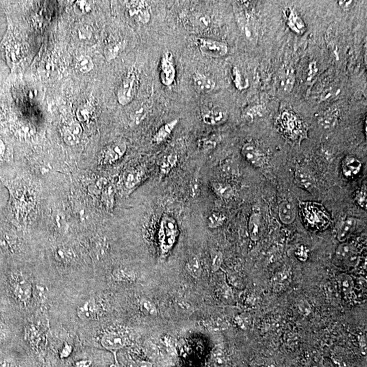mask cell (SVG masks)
I'll use <instances>...</instances> for the list:
<instances>
[{
    "mask_svg": "<svg viewBox=\"0 0 367 367\" xmlns=\"http://www.w3.org/2000/svg\"><path fill=\"white\" fill-rule=\"evenodd\" d=\"M190 187H191L192 196L194 197L199 195V193H200V186H199V182L197 180L194 179L193 180H192Z\"/></svg>",
    "mask_w": 367,
    "mask_h": 367,
    "instance_id": "cell-47",
    "label": "cell"
},
{
    "mask_svg": "<svg viewBox=\"0 0 367 367\" xmlns=\"http://www.w3.org/2000/svg\"><path fill=\"white\" fill-rule=\"evenodd\" d=\"M139 85V78L137 70L131 69L121 83L117 91V100L121 105L126 106L135 99Z\"/></svg>",
    "mask_w": 367,
    "mask_h": 367,
    "instance_id": "cell-1",
    "label": "cell"
},
{
    "mask_svg": "<svg viewBox=\"0 0 367 367\" xmlns=\"http://www.w3.org/2000/svg\"><path fill=\"white\" fill-rule=\"evenodd\" d=\"M14 240L7 233L0 232V249L4 252H10L12 250Z\"/></svg>",
    "mask_w": 367,
    "mask_h": 367,
    "instance_id": "cell-37",
    "label": "cell"
},
{
    "mask_svg": "<svg viewBox=\"0 0 367 367\" xmlns=\"http://www.w3.org/2000/svg\"><path fill=\"white\" fill-rule=\"evenodd\" d=\"M114 197H115V189H114L113 186H110L106 188L105 191L102 194V200L108 208H111L113 207Z\"/></svg>",
    "mask_w": 367,
    "mask_h": 367,
    "instance_id": "cell-41",
    "label": "cell"
},
{
    "mask_svg": "<svg viewBox=\"0 0 367 367\" xmlns=\"http://www.w3.org/2000/svg\"><path fill=\"white\" fill-rule=\"evenodd\" d=\"M223 172L229 176H238L239 174V166L233 159H227L221 165Z\"/></svg>",
    "mask_w": 367,
    "mask_h": 367,
    "instance_id": "cell-38",
    "label": "cell"
},
{
    "mask_svg": "<svg viewBox=\"0 0 367 367\" xmlns=\"http://www.w3.org/2000/svg\"><path fill=\"white\" fill-rule=\"evenodd\" d=\"M217 145L215 141L208 138L201 139L198 141V146L202 150H210Z\"/></svg>",
    "mask_w": 367,
    "mask_h": 367,
    "instance_id": "cell-44",
    "label": "cell"
},
{
    "mask_svg": "<svg viewBox=\"0 0 367 367\" xmlns=\"http://www.w3.org/2000/svg\"><path fill=\"white\" fill-rule=\"evenodd\" d=\"M94 109L91 104H85V105L78 108L76 112V117L80 122H86L89 121L93 115Z\"/></svg>",
    "mask_w": 367,
    "mask_h": 367,
    "instance_id": "cell-35",
    "label": "cell"
},
{
    "mask_svg": "<svg viewBox=\"0 0 367 367\" xmlns=\"http://www.w3.org/2000/svg\"><path fill=\"white\" fill-rule=\"evenodd\" d=\"M208 327L211 329L213 330H220L223 329V327H225V325L224 323H221L219 320H216V321H211L208 325Z\"/></svg>",
    "mask_w": 367,
    "mask_h": 367,
    "instance_id": "cell-50",
    "label": "cell"
},
{
    "mask_svg": "<svg viewBox=\"0 0 367 367\" xmlns=\"http://www.w3.org/2000/svg\"><path fill=\"white\" fill-rule=\"evenodd\" d=\"M278 215L283 224L291 225L297 217V210L291 202L284 201L279 204Z\"/></svg>",
    "mask_w": 367,
    "mask_h": 367,
    "instance_id": "cell-13",
    "label": "cell"
},
{
    "mask_svg": "<svg viewBox=\"0 0 367 367\" xmlns=\"http://www.w3.org/2000/svg\"><path fill=\"white\" fill-rule=\"evenodd\" d=\"M178 119H176V120L171 121V122H167V123L161 126L152 137V142L156 143V144H160V143L166 141L172 131H174L177 124H178Z\"/></svg>",
    "mask_w": 367,
    "mask_h": 367,
    "instance_id": "cell-17",
    "label": "cell"
},
{
    "mask_svg": "<svg viewBox=\"0 0 367 367\" xmlns=\"http://www.w3.org/2000/svg\"><path fill=\"white\" fill-rule=\"evenodd\" d=\"M124 46H125L124 42L112 43L109 46H106L105 52H104L106 59L111 61L116 58L121 53V50L123 49Z\"/></svg>",
    "mask_w": 367,
    "mask_h": 367,
    "instance_id": "cell-29",
    "label": "cell"
},
{
    "mask_svg": "<svg viewBox=\"0 0 367 367\" xmlns=\"http://www.w3.org/2000/svg\"><path fill=\"white\" fill-rule=\"evenodd\" d=\"M318 124L324 129H331L337 125L338 116L336 111H326L320 115L318 119Z\"/></svg>",
    "mask_w": 367,
    "mask_h": 367,
    "instance_id": "cell-21",
    "label": "cell"
},
{
    "mask_svg": "<svg viewBox=\"0 0 367 367\" xmlns=\"http://www.w3.org/2000/svg\"><path fill=\"white\" fill-rule=\"evenodd\" d=\"M212 363L214 367H227L226 357L221 348L216 347L212 351Z\"/></svg>",
    "mask_w": 367,
    "mask_h": 367,
    "instance_id": "cell-34",
    "label": "cell"
},
{
    "mask_svg": "<svg viewBox=\"0 0 367 367\" xmlns=\"http://www.w3.org/2000/svg\"><path fill=\"white\" fill-rule=\"evenodd\" d=\"M91 363L92 362L89 360H83V361H80L76 363V367H90Z\"/></svg>",
    "mask_w": 367,
    "mask_h": 367,
    "instance_id": "cell-52",
    "label": "cell"
},
{
    "mask_svg": "<svg viewBox=\"0 0 367 367\" xmlns=\"http://www.w3.org/2000/svg\"><path fill=\"white\" fill-rule=\"evenodd\" d=\"M130 15L143 24L149 23L151 18V8L145 1H130L126 3Z\"/></svg>",
    "mask_w": 367,
    "mask_h": 367,
    "instance_id": "cell-7",
    "label": "cell"
},
{
    "mask_svg": "<svg viewBox=\"0 0 367 367\" xmlns=\"http://www.w3.org/2000/svg\"><path fill=\"white\" fill-rule=\"evenodd\" d=\"M242 154L244 159L253 166L260 167L263 165L264 156L262 151L254 143H245L242 148Z\"/></svg>",
    "mask_w": 367,
    "mask_h": 367,
    "instance_id": "cell-8",
    "label": "cell"
},
{
    "mask_svg": "<svg viewBox=\"0 0 367 367\" xmlns=\"http://www.w3.org/2000/svg\"><path fill=\"white\" fill-rule=\"evenodd\" d=\"M101 343L106 349L116 351L125 346L127 341L123 335L119 333H109L104 335Z\"/></svg>",
    "mask_w": 367,
    "mask_h": 367,
    "instance_id": "cell-11",
    "label": "cell"
},
{
    "mask_svg": "<svg viewBox=\"0 0 367 367\" xmlns=\"http://www.w3.org/2000/svg\"><path fill=\"white\" fill-rule=\"evenodd\" d=\"M192 81L195 89L200 93L212 92L216 87L215 82L212 78L199 72L194 73L192 76Z\"/></svg>",
    "mask_w": 367,
    "mask_h": 367,
    "instance_id": "cell-12",
    "label": "cell"
},
{
    "mask_svg": "<svg viewBox=\"0 0 367 367\" xmlns=\"http://www.w3.org/2000/svg\"><path fill=\"white\" fill-rule=\"evenodd\" d=\"M338 5H340V8H342L343 10L348 11L351 10L354 6H355V1H337Z\"/></svg>",
    "mask_w": 367,
    "mask_h": 367,
    "instance_id": "cell-48",
    "label": "cell"
},
{
    "mask_svg": "<svg viewBox=\"0 0 367 367\" xmlns=\"http://www.w3.org/2000/svg\"><path fill=\"white\" fill-rule=\"evenodd\" d=\"M226 217L224 214L220 212H214L210 214L208 219V225L209 228L217 229L224 224Z\"/></svg>",
    "mask_w": 367,
    "mask_h": 367,
    "instance_id": "cell-36",
    "label": "cell"
},
{
    "mask_svg": "<svg viewBox=\"0 0 367 367\" xmlns=\"http://www.w3.org/2000/svg\"><path fill=\"white\" fill-rule=\"evenodd\" d=\"M337 282L339 289L345 295H348L353 291L355 284H354L353 279L350 275L346 274V273L339 275L337 277Z\"/></svg>",
    "mask_w": 367,
    "mask_h": 367,
    "instance_id": "cell-23",
    "label": "cell"
},
{
    "mask_svg": "<svg viewBox=\"0 0 367 367\" xmlns=\"http://www.w3.org/2000/svg\"><path fill=\"white\" fill-rule=\"evenodd\" d=\"M72 352V346H71L70 344H68V343H65L64 346H63L62 350H61V358H68V357H70Z\"/></svg>",
    "mask_w": 367,
    "mask_h": 367,
    "instance_id": "cell-49",
    "label": "cell"
},
{
    "mask_svg": "<svg viewBox=\"0 0 367 367\" xmlns=\"http://www.w3.org/2000/svg\"><path fill=\"white\" fill-rule=\"evenodd\" d=\"M178 156L174 154H169L163 159L160 165V173L162 175L168 174L171 169L176 166Z\"/></svg>",
    "mask_w": 367,
    "mask_h": 367,
    "instance_id": "cell-27",
    "label": "cell"
},
{
    "mask_svg": "<svg viewBox=\"0 0 367 367\" xmlns=\"http://www.w3.org/2000/svg\"><path fill=\"white\" fill-rule=\"evenodd\" d=\"M286 14L288 25L293 29V31L297 33H301V31H303L304 25H303L301 18L297 15V13L294 12V10L288 9Z\"/></svg>",
    "mask_w": 367,
    "mask_h": 367,
    "instance_id": "cell-26",
    "label": "cell"
},
{
    "mask_svg": "<svg viewBox=\"0 0 367 367\" xmlns=\"http://www.w3.org/2000/svg\"><path fill=\"white\" fill-rule=\"evenodd\" d=\"M53 221L57 230L61 232H67L68 228V223H67L66 217L63 212L59 210H56L53 214Z\"/></svg>",
    "mask_w": 367,
    "mask_h": 367,
    "instance_id": "cell-33",
    "label": "cell"
},
{
    "mask_svg": "<svg viewBox=\"0 0 367 367\" xmlns=\"http://www.w3.org/2000/svg\"><path fill=\"white\" fill-rule=\"evenodd\" d=\"M357 226V220L355 218L348 217L341 223L337 229V238L339 241L347 242Z\"/></svg>",
    "mask_w": 367,
    "mask_h": 367,
    "instance_id": "cell-15",
    "label": "cell"
},
{
    "mask_svg": "<svg viewBox=\"0 0 367 367\" xmlns=\"http://www.w3.org/2000/svg\"><path fill=\"white\" fill-rule=\"evenodd\" d=\"M113 277L117 281H133L135 275L131 271L125 269H117L114 271Z\"/></svg>",
    "mask_w": 367,
    "mask_h": 367,
    "instance_id": "cell-40",
    "label": "cell"
},
{
    "mask_svg": "<svg viewBox=\"0 0 367 367\" xmlns=\"http://www.w3.org/2000/svg\"><path fill=\"white\" fill-rule=\"evenodd\" d=\"M142 174L137 169H128L124 172L123 182L128 189H133L141 182Z\"/></svg>",
    "mask_w": 367,
    "mask_h": 367,
    "instance_id": "cell-22",
    "label": "cell"
},
{
    "mask_svg": "<svg viewBox=\"0 0 367 367\" xmlns=\"http://www.w3.org/2000/svg\"><path fill=\"white\" fill-rule=\"evenodd\" d=\"M362 163L354 156H348L342 162V170L344 176L352 178L359 174Z\"/></svg>",
    "mask_w": 367,
    "mask_h": 367,
    "instance_id": "cell-16",
    "label": "cell"
},
{
    "mask_svg": "<svg viewBox=\"0 0 367 367\" xmlns=\"http://www.w3.org/2000/svg\"><path fill=\"white\" fill-rule=\"evenodd\" d=\"M78 317L86 321V320H93L96 318L98 313V307L96 301L93 298L87 300L81 306L78 307L77 310Z\"/></svg>",
    "mask_w": 367,
    "mask_h": 367,
    "instance_id": "cell-14",
    "label": "cell"
},
{
    "mask_svg": "<svg viewBox=\"0 0 367 367\" xmlns=\"http://www.w3.org/2000/svg\"><path fill=\"white\" fill-rule=\"evenodd\" d=\"M93 3L92 1H77L74 4V12L77 14H85L90 12L92 10Z\"/></svg>",
    "mask_w": 367,
    "mask_h": 367,
    "instance_id": "cell-39",
    "label": "cell"
},
{
    "mask_svg": "<svg viewBox=\"0 0 367 367\" xmlns=\"http://www.w3.org/2000/svg\"><path fill=\"white\" fill-rule=\"evenodd\" d=\"M186 269L192 276L197 278L201 275V265L200 260L197 256L191 257L186 263Z\"/></svg>",
    "mask_w": 367,
    "mask_h": 367,
    "instance_id": "cell-31",
    "label": "cell"
},
{
    "mask_svg": "<svg viewBox=\"0 0 367 367\" xmlns=\"http://www.w3.org/2000/svg\"><path fill=\"white\" fill-rule=\"evenodd\" d=\"M149 109V105L148 102H145L141 104V106H139V107L137 108V109L133 111V113L131 114V122L134 124H138L140 123L141 121L145 119L147 113H148Z\"/></svg>",
    "mask_w": 367,
    "mask_h": 367,
    "instance_id": "cell-30",
    "label": "cell"
},
{
    "mask_svg": "<svg viewBox=\"0 0 367 367\" xmlns=\"http://www.w3.org/2000/svg\"><path fill=\"white\" fill-rule=\"evenodd\" d=\"M358 204L363 208L367 209V191L366 189H363L357 195Z\"/></svg>",
    "mask_w": 367,
    "mask_h": 367,
    "instance_id": "cell-45",
    "label": "cell"
},
{
    "mask_svg": "<svg viewBox=\"0 0 367 367\" xmlns=\"http://www.w3.org/2000/svg\"><path fill=\"white\" fill-rule=\"evenodd\" d=\"M76 67L82 73L86 74L94 68V63L89 56H81L76 62Z\"/></svg>",
    "mask_w": 367,
    "mask_h": 367,
    "instance_id": "cell-32",
    "label": "cell"
},
{
    "mask_svg": "<svg viewBox=\"0 0 367 367\" xmlns=\"http://www.w3.org/2000/svg\"><path fill=\"white\" fill-rule=\"evenodd\" d=\"M54 256L57 261L68 263L73 259L74 253L72 249L66 247H59L55 249Z\"/></svg>",
    "mask_w": 367,
    "mask_h": 367,
    "instance_id": "cell-28",
    "label": "cell"
},
{
    "mask_svg": "<svg viewBox=\"0 0 367 367\" xmlns=\"http://www.w3.org/2000/svg\"><path fill=\"white\" fill-rule=\"evenodd\" d=\"M197 45L203 55L219 58L228 53V46L225 42L212 39L199 38L196 40Z\"/></svg>",
    "mask_w": 367,
    "mask_h": 367,
    "instance_id": "cell-3",
    "label": "cell"
},
{
    "mask_svg": "<svg viewBox=\"0 0 367 367\" xmlns=\"http://www.w3.org/2000/svg\"><path fill=\"white\" fill-rule=\"evenodd\" d=\"M296 254H297V256H298V258L300 259V260H306L307 258V252L306 251V249L305 248V247H301L299 249H298V251H297V253H296Z\"/></svg>",
    "mask_w": 367,
    "mask_h": 367,
    "instance_id": "cell-51",
    "label": "cell"
},
{
    "mask_svg": "<svg viewBox=\"0 0 367 367\" xmlns=\"http://www.w3.org/2000/svg\"><path fill=\"white\" fill-rule=\"evenodd\" d=\"M11 289L20 302L26 303L29 301L33 292V288L31 283L18 273H12L10 278Z\"/></svg>",
    "mask_w": 367,
    "mask_h": 367,
    "instance_id": "cell-4",
    "label": "cell"
},
{
    "mask_svg": "<svg viewBox=\"0 0 367 367\" xmlns=\"http://www.w3.org/2000/svg\"><path fill=\"white\" fill-rule=\"evenodd\" d=\"M160 80L166 87H170L176 80V70L174 57L171 52L166 51L162 55L159 66Z\"/></svg>",
    "mask_w": 367,
    "mask_h": 367,
    "instance_id": "cell-5",
    "label": "cell"
},
{
    "mask_svg": "<svg viewBox=\"0 0 367 367\" xmlns=\"http://www.w3.org/2000/svg\"><path fill=\"white\" fill-rule=\"evenodd\" d=\"M83 128L78 122H74L63 128V139L70 146L77 144L81 140Z\"/></svg>",
    "mask_w": 367,
    "mask_h": 367,
    "instance_id": "cell-10",
    "label": "cell"
},
{
    "mask_svg": "<svg viewBox=\"0 0 367 367\" xmlns=\"http://www.w3.org/2000/svg\"><path fill=\"white\" fill-rule=\"evenodd\" d=\"M126 151V144L124 141H115L106 147L102 153V161L105 165H111L121 159Z\"/></svg>",
    "mask_w": 367,
    "mask_h": 367,
    "instance_id": "cell-6",
    "label": "cell"
},
{
    "mask_svg": "<svg viewBox=\"0 0 367 367\" xmlns=\"http://www.w3.org/2000/svg\"><path fill=\"white\" fill-rule=\"evenodd\" d=\"M138 367H153L150 363L147 361H141L138 363Z\"/></svg>",
    "mask_w": 367,
    "mask_h": 367,
    "instance_id": "cell-53",
    "label": "cell"
},
{
    "mask_svg": "<svg viewBox=\"0 0 367 367\" xmlns=\"http://www.w3.org/2000/svg\"><path fill=\"white\" fill-rule=\"evenodd\" d=\"M294 181L299 187L312 192L315 188V182L312 176L306 171L301 169H298L294 174Z\"/></svg>",
    "mask_w": 367,
    "mask_h": 367,
    "instance_id": "cell-18",
    "label": "cell"
},
{
    "mask_svg": "<svg viewBox=\"0 0 367 367\" xmlns=\"http://www.w3.org/2000/svg\"><path fill=\"white\" fill-rule=\"evenodd\" d=\"M211 186L212 191L220 198L229 199L234 196V188L226 182H212Z\"/></svg>",
    "mask_w": 367,
    "mask_h": 367,
    "instance_id": "cell-20",
    "label": "cell"
},
{
    "mask_svg": "<svg viewBox=\"0 0 367 367\" xmlns=\"http://www.w3.org/2000/svg\"><path fill=\"white\" fill-rule=\"evenodd\" d=\"M248 232L253 242H257L260 239L261 232V216L260 214L254 212L251 214L248 222Z\"/></svg>",
    "mask_w": 367,
    "mask_h": 367,
    "instance_id": "cell-19",
    "label": "cell"
},
{
    "mask_svg": "<svg viewBox=\"0 0 367 367\" xmlns=\"http://www.w3.org/2000/svg\"><path fill=\"white\" fill-rule=\"evenodd\" d=\"M294 84V76L292 73L287 74L286 77L283 79L282 87L283 89L286 92H290L293 88Z\"/></svg>",
    "mask_w": 367,
    "mask_h": 367,
    "instance_id": "cell-42",
    "label": "cell"
},
{
    "mask_svg": "<svg viewBox=\"0 0 367 367\" xmlns=\"http://www.w3.org/2000/svg\"><path fill=\"white\" fill-rule=\"evenodd\" d=\"M201 117L204 123L208 125H218L224 122L227 119L226 113L217 108H204L201 110Z\"/></svg>",
    "mask_w": 367,
    "mask_h": 367,
    "instance_id": "cell-9",
    "label": "cell"
},
{
    "mask_svg": "<svg viewBox=\"0 0 367 367\" xmlns=\"http://www.w3.org/2000/svg\"><path fill=\"white\" fill-rule=\"evenodd\" d=\"M141 307H142L143 310H144V312H146L147 314L152 315V316L156 314V309L155 307H154V305L152 304V303H151L150 302L148 301H143L141 302Z\"/></svg>",
    "mask_w": 367,
    "mask_h": 367,
    "instance_id": "cell-46",
    "label": "cell"
},
{
    "mask_svg": "<svg viewBox=\"0 0 367 367\" xmlns=\"http://www.w3.org/2000/svg\"><path fill=\"white\" fill-rule=\"evenodd\" d=\"M357 254L356 248L352 244L347 242H342L337 247L335 254L337 258L346 262L350 257Z\"/></svg>",
    "mask_w": 367,
    "mask_h": 367,
    "instance_id": "cell-24",
    "label": "cell"
},
{
    "mask_svg": "<svg viewBox=\"0 0 367 367\" xmlns=\"http://www.w3.org/2000/svg\"><path fill=\"white\" fill-rule=\"evenodd\" d=\"M5 152V145L3 141L0 139V156H3Z\"/></svg>",
    "mask_w": 367,
    "mask_h": 367,
    "instance_id": "cell-54",
    "label": "cell"
},
{
    "mask_svg": "<svg viewBox=\"0 0 367 367\" xmlns=\"http://www.w3.org/2000/svg\"><path fill=\"white\" fill-rule=\"evenodd\" d=\"M178 224L174 218L164 214L160 222L159 239L163 251H167L173 246L178 236Z\"/></svg>",
    "mask_w": 367,
    "mask_h": 367,
    "instance_id": "cell-2",
    "label": "cell"
},
{
    "mask_svg": "<svg viewBox=\"0 0 367 367\" xmlns=\"http://www.w3.org/2000/svg\"><path fill=\"white\" fill-rule=\"evenodd\" d=\"M232 81L235 87L239 91H243L249 87L248 79L245 77L237 67L232 69Z\"/></svg>",
    "mask_w": 367,
    "mask_h": 367,
    "instance_id": "cell-25",
    "label": "cell"
},
{
    "mask_svg": "<svg viewBox=\"0 0 367 367\" xmlns=\"http://www.w3.org/2000/svg\"><path fill=\"white\" fill-rule=\"evenodd\" d=\"M223 254L220 251L216 252L213 257H212V269L214 272L217 271L221 268L222 263H223Z\"/></svg>",
    "mask_w": 367,
    "mask_h": 367,
    "instance_id": "cell-43",
    "label": "cell"
}]
</instances>
